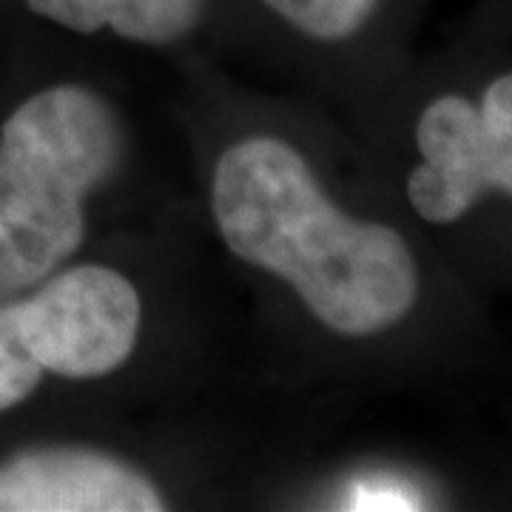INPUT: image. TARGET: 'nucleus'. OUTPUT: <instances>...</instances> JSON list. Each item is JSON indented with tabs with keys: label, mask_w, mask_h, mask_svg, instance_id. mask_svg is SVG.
<instances>
[{
	"label": "nucleus",
	"mask_w": 512,
	"mask_h": 512,
	"mask_svg": "<svg viewBox=\"0 0 512 512\" xmlns=\"http://www.w3.org/2000/svg\"><path fill=\"white\" fill-rule=\"evenodd\" d=\"M37 18L74 35H114L137 46H174L197 32L211 0H23Z\"/></svg>",
	"instance_id": "423d86ee"
},
{
	"label": "nucleus",
	"mask_w": 512,
	"mask_h": 512,
	"mask_svg": "<svg viewBox=\"0 0 512 512\" xmlns=\"http://www.w3.org/2000/svg\"><path fill=\"white\" fill-rule=\"evenodd\" d=\"M421 163L407 180V200L424 222L450 225L490 191L512 197V72L495 77L470 103L444 94L416 126Z\"/></svg>",
	"instance_id": "20e7f679"
},
{
	"label": "nucleus",
	"mask_w": 512,
	"mask_h": 512,
	"mask_svg": "<svg viewBox=\"0 0 512 512\" xmlns=\"http://www.w3.org/2000/svg\"><path fill=\"white\" fill-rule=\"evenodd\" d=\"M211 214L231 254L288 282L336 336L384 333L419 299V265L402 234L345 214L279 137L254 134L222 151Z\"/></svg>",
	"instance_id": "f257e3e1"
},
{
	"label": "nucleus",
	"mask_w": 512,
	"mask_h": 512,
	"mask_svg": "<svg viewBox=\"0 0 512 512\" xmlns=\"http://www.w3.org/2000/svg\"><path fill=\"white\" fill-rule=\"evenodd\" d=\"M271 18L313 43H345L376 18L384 0H256Z\"/></svg>",
	"instance_id": "0eeeda50"
},
{
	"label": "nucleus",
	"mask_w": 512,
	"mask_h": 512,
	"mask_svg": "<svg viewBox=\"0 0 512 512\" xmlns=\"http://www.w3.org/2000/svg\"><path fill=\"white\" fill-rule=\"evenodd\" d=\"M123 160L109 100L77 83L32 94L0 128V296L57 274L86 239V205Z\"/></svg>",
	"instance_id": "f03ea898"
},
{
	"label": "nucleus",
	"mask_w": 512,
	"mask_h": 512,
	"mask_svg": "<svg viewBox=\"0 0 512 512\" xmlns=\"http://www.w3.org/2000/svg\"><path fill=\"white\" fill-rule=\"evenodd\" d=\"M140 325V293L109 265L60 268L29 296L0 305V413L26 402L46 373L103 379L120 370Z\"/></svg>",
	"instance_id": "7ed1b4c3"
},
{
	"label": "nucleus",
	"mask_w": 512,
	"mask_h": 512,
	"mask_svg": "<svg viewBox=\"0 0 512 512\" xmlns=\"http://www.w3.org/2000/svg\"><path fill=\"white\" fill-rule=\"evenodd\" d=\"M342 507L348 510H416L421 504L416 501V495L390 478H365L353 484Z\"/></svg>",
	"instance_id": "6e6552de"
},
{
	"label": "nucleus",
	"mask_w": 512,
	"mask_h": 512,
	"mask_svg": "<svg viewBox=\"0 0 512 512\" xmlns=\"http://www.w3.org/2000/svg\"><path fill=\"white\" fill-rule=\"evenodd\" d=\"M160 487L128 461L49 447L0 464V512H160Z\"/></svg>",
	"instance_id": "39448f33"
}]
</instances>
